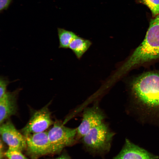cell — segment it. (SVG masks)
Here are the masks:
<instances>
[{"label": "cell", "instance_id": "1", "mask_svg": "<svg viewBox=\"0 0 159 159\" xmlns=\"http://www.w3.org/2000/svg\"><path fill=\"white\" fill-rule=\"evenodd\" d=\"M131 88L138 105L149 112L159 114V73L141 74L132 81Z\"/></svg>", "mask_w": 159, "mask_h": 159}, {"label": "cell", "instance_id": "2", "mask_svg": "<svg viewBox=\"0 0 159 159\" xmlns=\"http://www.w3.org/2000/svg\"><path fill=\"white\" fill-rule=\"evenodd\" d=\"M159 58V14L151 21L145 38L119 71L122 75L135 66Z\"/></svg>", "mask_w": 159, "mask_h": 159}, {"label": "cell", "instance_id": "3", "mask_svg": "<svg viewBox=\"0 0 159 159\" xmlns=\"http://www.w3.org/2000/svg\"><path fill=\"white\" fill-rule=\"evenodd\" d=\"M114 135L108 125L104 122L90 130L80 139L84 148L90 153L102 155L110 150Z\"/></svg>", "mask_w": 159, "mask_h": 159}, {"label": "cell", "instance_id": "4", "mask_svg": "<svg viewBox=\"0 0 159 159\" xmlns=\"http://www.w3.org/2000/svg\"><path fill=\"white\" fill-rule=\"evenodd\" d=\"M53 125L48 131L52 154L59 153L64 147L74 145L78 140L77 128L66 127L57 120Z\"/></svg>", "mask_w": 159, "mask_h": 159}, {"label": "cell", "instance_id": "5", "mask_svg": "<svg viewBox=\"0 0 159 159\" xmlns=\"http://www.w3.org/2000/svg\"><path fill=\"white\" fill-rule=\"evenodd\" d=\"M106 116L104 111L97 104L84 110L82 121L77 128L78 140L92 129L104 122Z\"/></svg>", "mask_w": 159, "mask_h": 159}, {"label": "cell", "instance_id": "6", "mask_svg": "<svg viewBox=\"0 0 159 159\" xmlns=\"http://www.w3.org/2000/svg\"><path fill=\"white\" fill-rule=\"evenodd\" d=\"M48 103L35 111L25 126L21 130L24 135L45 131L54 122L52 120Z\"/></svg>", "mask_w": 159, "mask_h": 159}, {"label": "cell", "instance_id": "7", "mask_svg": "<svg viewBox=\"0 0 159 159\" xmlns=\"http://www.w3.org/2000/svg\"><path fill=\"white\" fill-rule=\"evenodd\" d=\"M28 154L33 159L51 153L48 131L27 134L24 135Z\"/></svg>", "mask_w": 159, "mask_h": 159}, {"label": "cell", "instance_id": "8", "mask_svg": "<svg viewBox=\"0 0 159 159\" xmlns=\"http://www.w3.org/2000/svg\"><path fill=\"white\" fill-rule=\"evenodd\" d=\"M0 125V134L2 140L9 148L21 151L26 148L25 136L16 129L9 119Z\"/></svg>", "mask_w": 159, "mask_h": 159}, {"label": "cell", "instance_id": "9", "mask_svg": "<svg viewBox=\"0 0 159 159\" xmlns=\"http://www.w3.org/2000/svg\"><path fill=\"white\" fill-rule=\"evenodd\" d=\"M159 157L134 144L127 139L120 153L113 159H158Z\"/></svg>", "mask_w": 159, "mask_h": 159}, {"label": "cell", "instance_id": "10", "mask_svg": "<svg viewBox=\"0 0 159 159\" xmlns=\"http://www.w3.org/2000/svg\"><path fill=\"white\" fill-rule=\"evenodd\" d=\"M20 90L7 92L0 98V125L15 115L17 110V99Z\"/></svg>", "mask_w": 159, "mask_h": 159}, {"label": "cell", "instance_id": "11", "mask_svg": "<svg viewBox=\"0 0 159 159\" xmlns=\"http://www.w3.org/2000/svg\"><path fill=\"white\" fill-rule=\"evenodd\" d=\"M92 44L90 40L77 35L70 43L69 48L72 50L78 59H80Z\"/></svg>", "mask_w": 159, "mask_h": 159}, {"label": "cell", "instance_id": "12", "mask_svg": "<svg viewBox=\"0 0 159 159\" xmlns=\"http://www.w3.org/2000/svg\"><path fill=\"white\" fill-rule=\"evenodd\" d=\"M59 42V48L67 49L73 39L77 36L74 32L61 28H57Z\"/></svg>", "mask_w": 159, "mask_h": 159}, {"label": "cell", "instance_id": "13", "mask_svg": "<svg viewBox=\"0 0 159 159\" xmlns=\"http://www.w3.org/2000/svg\"><path fill=\"white\" fill-rule=\"evenodd\" d=\"M5 154L8 159H27L21 151L11 148H9Z\"/></svg>", "mask_w": 159, "mask_h": 159}, {"label": "cell", "instance_id": "14", "mask_svg": "<svg viewBox=\"0 0 159 159\" xmlns=\"http://www.w3.org/2000/svg\"><path fill=\"white\" fill-rule=\"evenodd\" d=\"M155 16L159 14V0H142Z\"/></svg>", "mask_w": 159, "mask_h": 159}, {"label": "cell", "instance_id": "15", "mask_svg": "<svg viewBox=\"0 0 159 159\" xmlns=\"http://www.w3.org/2000/svg\"><path fill=\"white\" fill-rule=\"evenodd\" d=\"M10 82L7 78L1 76L0 77V98H1L6 92L7 87Z\"/></svg>", "mask_w": 159, "mask_h": 159}, {"label": "cell", "instance_id": "16", "mask_svg": "<svg viewBox=\"0 0 159 159\" xmlns=\"http://www.w3.org/2000/svg\"><path fill=\"white\" fill-rule=\"evenodd\" d=\"M12 0H0V10L1 11L6 9Z\"/></svg>", "mask_w": 159, "mask_h": 159}, {"label": "cell", "instance_id": "17", "mask_svg": "<svg viewBox=\"0 0 159 159\" xmlns=\"http://www.w3.org/2000/svg\"><path fill=\"white\" fill-rule=\"evenodd\" d=\"M54 159H71L68 155H63Z\"/></svg>", "mask_w": 159, "mask_h": 159}]
</instances>
